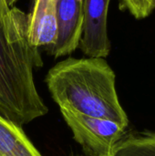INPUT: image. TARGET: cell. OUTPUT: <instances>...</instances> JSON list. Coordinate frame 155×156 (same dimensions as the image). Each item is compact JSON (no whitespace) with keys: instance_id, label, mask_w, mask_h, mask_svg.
Segmentation results:
<instances>
[{"instance_id":"obj_5","label":"cell","mask_w":155,"mask_h":156,"mask_svg":"<svg viewBox=\"0 0 155 156\" xmlns=\"http://www.w3.org/2000/svg\"><path fill=\"white\" fill-rule=\"evenodd\" d=\"M83 23V2L58 0L57 38L48 54L57 58L73 53L79 46Z\"/></svg>"},{"instance_id":"obj_9","label":"cell","mask_w":155,"mask_h":156,"mask_svg":"<svg viewBox=\"0 0 155 156\" xmlns=\"http://www.w3.org/2000/svg\"><path fill=\"white\" fill-rule=\"evenodd\" d=\"M122 11H127L135 19L149 17L155 11V0H119Z\"/></svg>"},{"instance_id":"obj_6","label":"cell","mask_w":155,"mask_h":156,"mask_svg":"<svg viewBox=\"0 0 155 156\" xmlns=\"http://www.w3.org/2000/svg\"><path fill=\"white\" fill-rule=\"evenodd\" d=\"M57 5L58 0H33L26 14L30 44L37 49L44 48L48 53L57 38Z\"/></svg>"},{"instance_id":"obj_1","label":"cell","mask_w":155,"mask_h":156,"mask_svg":"<svg viewBox=\"0 0 155 156\" xmlns=\"http://www.w3.org/2000/svg\"><path fill=\"white\" fill-rule=\"evenodd\" d=\"M43 62L28 39L26 14L0 0V115L22 126L48 112L33 77Z\"/></svg>"},{"instance_id":"obj_8","label":"cell","mask_w":155,"mask_h":156,"mask_svg":"<svg viewBox=\"0 0 155 156\" xmlns=\"http://www.w3.org/2000/svg\"><path fill=\"white\" fill-rule=\"evenodd\" d=\"M111 156H155V131L126 132Z\"/></svg>"},{"instance_id":"obj_12","label":"cell","mask_w":155,"mask_h":156,"mask_svg":"<svg viewBox=\"0 0 155 156\" xmlns=\"http://www.w3.org/2000/svg\"><path fill=\"white\" fill-rule=\"evenodd\" d=\"M77 156H79V155H77Z\"/></svg>"},{"instance_id":"obj_10","label":"cell","mask_w":155,"mask_h":156,"mask_svg":"<svg viewBox=\"0 0 155 156\" xmlns=\"http://www.w3.org/2000/svg\"><path fill=\"white\" fill-rule=\"evenodd\" d=\"M18 0H6V3L9 6H14V5L17 2Z\"/></svg>"},{"instance_id":"obj_3","label":"cell","mask_w":155,"mask_h":156,"mask_svg":"<svg viewBox=\"0 0 155 156\" xmlns=\"http://www.w3.org/2000/svg\"><path fill=\"white\" fill-rule=\"evenodd\" d=\"M60 112L75 141L89 156H111L113 147L126 133V128L107 119L90 117L67 109H60Z\"/></svg>"},{"instance_id":"obj_4","label":"cell","mask_w":155,"mask_h":156,"mask_svg":"<svg viewBox=\"0 0 155 156\" xmlns=\"http://www.w3.org/2000/svg\"><path fill=\"white\" fill-rule=\"evenodd\" d=\"M111 0H83V32L79 48L88 58H107L111 50L108 33Z\"/></svg>"},{"instance_id":"obj_2","label":"cell","mask_w":155,"mask_h":156,"mask_svg":"<svg viewBox=\"0 0 155 156\" xmlns=\"http://www.w3.org/2000/svg\"><path fill=\"white\" fill-rule=\"evenodd\" d=\"M46 83L59 109L107 119L127 129L128 116L116 90V75L102 58H68L52 67Z\"/></svg>"},{"instance_id":"obj_11","label":"cell","mask_w":155,"mask_h":156,"mask_svg":"<svg viewBox=\"0 0 155 156\" xmlns=\"http://www.w3.org/2000/svg\"><path fill=\"white\" fill-rule=\"evenodd\" d=\"M77 1H79V2H83V0H77Z\"/></svg>"},{"instance_id":"obj_7","label":"cell","mask_w":155,"mask_h":156,"mask_svg":"<svg viewBox=\"0 0 155 156\" xmlns=\"http://www.w3.org/2000/svg\"><path fill=\"white\" fill-rule=\"evenodd\" d=\"M0 156H42L21 126L0 115Z\"/></svg>"}]
</instances>
